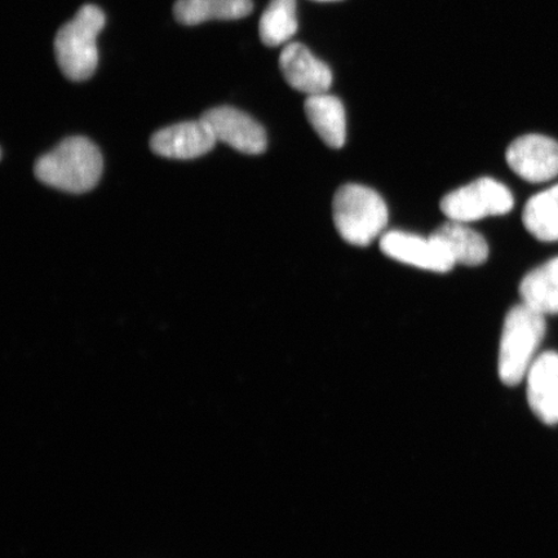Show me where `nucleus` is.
<instances>
[{
  "label": "nucleus",
  "mask_w": 558,
  "mask_h": 558,
  "mask_svg": "<svg viewBox=\"0 0 558 558\" xmlns=\"http://www.w3.org/2000/svg\"><path fill=\"white\" fill-rule=\"evenodd\" d=\"M102 156L90 140L68 137L41 156L34 166L35 177L41 183L68 193H86L99 183Z\"/></svg>",
  "instance_id": "obj_1"
},
{
  "label": "nucleus",
  "mask_w": 558,
  "mask_h": 558,
  "mask_svg": "<svg viewBox=\"0 0 558 558\" xmlns=\"http://www.w3.org/2000/svg\"><path fill=\"white\" fill-rule=\"evenodd\" d=\"M546 316L526 304L513 306L508 312L501 330L498 372L508 387L518 386L526 378L530 367L538 355L546 335Z\"/></svg>",
  "instance_id": "obj_2"
},
{
  "label": "nucleus",
  "mask_w": 558,
  "mask_h": 558,
  "mask_svg": "<svg viewBox=\"0 0 558 558\" xmlns=\"http://www.w3.org/2000/svg\"><path fill=\"white\" fill-rule=\"evenodd\" d=\"M104 26V12L97 5L86 4L60 27L54 38V56L68 80L82 82L95 74L99 65L97 37Z\"/></svg>",
  "instance_id": "obj_3"
},
{
  "label": "nucleus",
  "mask_w": 558,
  "mask_h": 558,
  "mask_svg": "<svg viewBox=\"0 0 558 558\" xmlns=\"http://www.w3.org/2000/svg\"><path fill=\"white\" fill-rule=\"evenodd\" d=\"M333 225L349 244L366 247L388 225V207L378 193L359 184L340 186L332 201Z\"/></svg>",
  "instance_id": "obj_4"
},
{
  "label": "nucleus",
  "mask_w": 558,
  "mask_h": 558,
  "mask_svg": "<svg viewBox=\"0 0 558 558\" xmlns=\"http://www.w3.org/2000/svg\"><path fill=\"white\" fill-rule=\"evenodd\" d=\"M513 194L505 184L492 178H481L471 184L446 194L441 201V211L449 220L465 222L478 221L488 216H501L512 211Z\"/></svg>",
  "instance_id": "obj_5"
},
{
  "label": "nucleus",
  "mask_w": 558,
  "mask_h": 558,
  "mask_svg": "<svg viewBox=\"0 0 558 558\" xmlns=\"http://www.w3.org/2000/svg\"><path fill=\"white\" fill-rule=\"evenodd\" d=\"M506 159L511 170L532 184L558 177V143L543 135H525L508 146Z\"/></svg>",
  "instance_id": "obj_6"
},
{
  "label": "nucleus",
  "mask_w": 558,
  "mask_h": 558,
  "mask_svg": "<svg viewBox=\"0 0 558 558\" xmlns=\"http://www.w3.org/2000/svg\"><path fill=\"white\" fill-rule=\"evenodd\" d=\"M201 118L214 132L216 142L232 146L243 155L257 156L267 150L268 137L263 125L239 109L218 107Z\"/></svg>",
  "instance_id": "obj_7"
},
{
  "label": "nucleus",
  "mask_w": 558,
  "mask_h": 558,
  "mask_svg": "<svg viewBox=\"0 0 558 558\" xmlns=\"http://www.w3.org/2000/svg\"><path fill=\"white\" fill-rule=\"evenodd\" d=\"M380 250L390 259L436 274H448L456 267L446 250L432 235L390 230L381 235Z\"/></svg>",
  "instance_id": "obj_8"
},
{
  "label": "nucleus",
  "mask_w": 558,
  "mask_h": 558,
  "mask_svg": "<svg viewBox=\"0 0 558 558\" xmlns=\"http://www.w3.org/2000/svg\"><path fill=\"white\" fill-rule=\"evenodd\" d=\"M216 143L214 132L199 118L198 121L173 124L156 132L150 140V148L163 158L187 160L207 155Z\"/></svg>",
  "instance_id": "obj_9"
},
{
  "label": "nucleus",
  "mask_w": 558,
  "mask_h": 558,
  "mask_svg": "<svg viewBox=\"0 0 558 558\" xmlns=\"http://www.w3.org/2000/svg\"><path fill=\"white\" fill-rule=\"evenodd\" d=\"M279 68L289 85L299 93L313 96L329 93L331 69L302 44H289L279 56Z\"/></svg>",
  "instance_id": "obj_10"
},
{
  "label": "nucleus",
  "mask_w": 558,
  "mask_h": 558,
  "mask_svg": "<svg viewBox=\"0 0 558 558\" xmlns=\"http://www.w3.org/2000/svg\"><path fill=\"white\" fill-rule=\"evenodd\" d=\"M530 409L541 422L558 424V353L538 355L526 375Z\"/></svg>",
  "instance_id": "obj_11"
},
{
  "label": "nucleus",
  "mask_w": 558,
  "mask_h": 558,
  "mask_svg": "<svg viewBox=\"0 0 558 558\" xmlns=\"http://www.w3.org/2000/svg\"><path fill=\"white\" fill-rule=\"evenodd\" d=\"M306 118L320 140L332 149L343 148L347 140V116L343 102L329 93L308 96L304 105Z\"/></svg>",
  "instance_id": "obj_12"
},
{
  "label": "nucleus",
  "mask_w": 558,
  "mask_h": 558,
  "mask_svg": "<svg viewBox=\"0 0 558 558\" xmlns=\"http://www.w3.org/2000/svg\"><path fill=\"white\" fill-rule=\"evenodd\" d=\"M441 244L451 260L466 267H478L488 257V244L483 235L465 222L448 221L430 234Z\"/></svg>",
  "instance_id": "obj_13"
},
{
  "label": "nucleus",
  "mask_w": 558,
  "mask_h": 558,
  "mask_svg": "<svg viewBox=\"0 0 558 558\" xmlns=\"http://www.w3.org/2000/svg\"><path fill=\"white\" fill-rule=\"evenodd\" d=\"M520 296L523 304L543 316L558 314V256L523 277Z\"/></svg>",
  "instance_id": "obj_14"
},
{
  "label": "nucleus",
  "mask_w": 558,
  "mask_h": 558,
  "mask_svg": "<svg viewBox=\"0 0 558 558\" xmlns=\"http://www.w3.org/2000/svg\"><path fill=\"white\" fill-rule=\"evenodd\" d=\"M253 10L251 0H178L173 15L180 24L193 26L209 20H240Z\"/></svg>",
  "instance_id": "obj_15"
},
{
  "label": "nucleus",
  "mask_w": 558,
  "mask_h": 558,
  "mask_svg": "<svg viewBox=\"0 0 558 558\" xmlns=\"http://www.w3.org/2000/svg\"><path fill=\"white\" fill-rule=\"evenodd\" d=\"M522 221L534 239L542 242L558 241V184L527 201Z\"/></svg>",
  "instance_id": "obj_16"
},
{
  "label": "nucleus",
  "mask_w": 558,
  "mask_h": 558,
  "mask_svg": "<svg viewBox=\"0 0 558 558\" xmlns=\"http://www.w3.org/2000/svg\"><path fill=\"white\" fill-rule=\"evenodd\" d=\"M298 26L296 0H270L260 19V39L268 47L288 44Z\"/></svg>",
  "instance_id": "obj_17"
},
{
  "label": "nucleus",
  "mask_w": 558,
  "mask_h": 558,
  "mask_svg": "<svg viewBox=\"0 0 558 558\" xmlns=\"http://www.w3.org/2000/svg\"><path fill=\"white\" fill-rule=\"evenodd\" d=\"M317 2H340V0H317Z\"/></svg>",
  "instance_id": "obj_18"
}]
</instances>
